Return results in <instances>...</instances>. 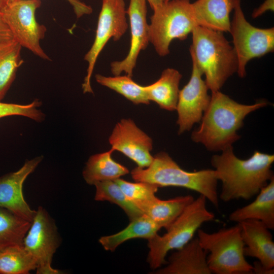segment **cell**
I'll return each instance as SVG.
<instances>
[{
	"mask_svg": "<svg viewBox=\"0 0 274 274\" xmlns=\"http://www.w3.org/2000/svg\"><path fill=\"white\" fill-rule=\"evenodd\" d=\"M273 161V154L258 151L249 158L241 159L234 154L232 146L213 155L211 163L222 183L219 198L227 202L249 200L257 195L274 177L271 169Z\"/></svg>",
	"mask_w": 274,
	"mask_h": 274,
	"instance_id": "obj_1",
	"label": "cell"
},
{
	"mask_svg": "<svg viewBox=\"0 0 274 274\" xmlns=\"http://www.w3.org/2000/svg\"><path fill=\"white\" fill-rule=\"evenodd\" d=\"M267 105L265 100L253 105L238 103L220 91L212 92L210 103L199 126L191 134L192 141L210 151H222L239 140L237 131L246 117Z\"/></svg>",
	"mask_w": 274,
	"mask_h": 274,
	"instance_id": "obj_2",
	"label": "cell"
},
{
	"mask_svg": "<svg viewBox=\"0 0 274 274\" xmlns=\"http://www.w3.org/2000/svg\"><path fill=\"white\" fill-rule=\"evenodd\" d=\"M191 33V57L204 75L209 89L220 91L227 79L237 72L234 50L222 32L197 26Z\"/></svg>",
	"mask_w": 274,
	"mask_h": 274,
	"instance_id": "obj_3",
	"label": "cell"
},
{
	"mask_svg": "<svg viewBox=\"0 0 274 274\" xmlns=\"http://www.w3.org/2000/svg\"><path fill=\"white\" fill-rule=\"evenodd\" d=\"M131 175L135 182H147L158 187L173 186L192 190L204 196L216 208L219 207L218 180L214 169L187 172L167 153L160 152L153 156L148 167H136Z\"/></svg>",
	"mask_w": 274,
	"mask_h": 274,
	"instance_id": "obj_4",
	"label": "cell"
},
{
	"mask_svg": "<svg viewBox=\"0 0 274 274\" xmlns=\"http://www.w3.org/2000/svg\"><path fill=\"white\" fill-rule=\"evenodd\" d=\"M206 200L204 196L199 195L185 208L165 234H156L148 239L147 261L151 268L156 269L166 264L165 257L170 250L182 248L193 238L203 223L214 218L215 215L207 209Z\"/></svg>",
	"mask_w": 274,
	"mask_h": 274,
	"instance_id": "obj_5",
	"label": "cell"
},
{
	"mask_svg": "<svg viewBox=\"0 0 274 274\" xmlns=\"http://www.w3.org/2000/svg\"><path fill=\"white\" fill-rule=\"evenodd\" d=\"M197 238L207 252V261L212 273H253V265L246 259L245 244L239 225L209 233L198 229Z\"/></svg>",
	"mask_w": 274,
	"mask_h": 274,
	"instance_id": "obj_6",
	"label": "cell"
},
{
	"mask_svg": "<svg viewBox=\"0 0 274 274\" xmlns=\"http://www.w3.org/2000/svg\"><path fill=\"white\" fill-rule=\"evenodd\" d=\"M197 26L190 0H170L153 11L149 24L150 43L159 56H166L174 40L186 39Z\"/></svg>",
	"mask_w": 274,
	"mask_h": 274,
	"instance_id": "obj_7",
	"label": "cell"
},
{
	"mask_svg": "<svg viewBox=\"0 0 274 274\" xmlns=\"http://www.w3.org/2000/svg\"><path fill=\"white\" fill-rule=\"evenodd\" d=\"M234 14L229 32L233 39L241 78L246 76V66L251 59L273 51L274 28H260L251 25L246 19L241 0H234Z\"/></svg>",
	"mask_w": 274,
	"mask_h": 274,
	"instance_id": "obj_8",
	"label": "cell"
},
{
	"mask_svg": "<svg viewBox=\"0 0 274 274\" xmlns=\"http://www.w3.org/2000/svg\"><path fill=\"white\" fill-rule=\"evenodd\" d=\"M41 5V0H18L8 3L1 12L13 38L22 47L41 59L51 60L40 45L47 31L36 18Z\"/></svg>",
	"mask_w": 274,
	"mask_h": 274,
	"instance_id": "obj_9",
	"label": "cell"
},
{
	"mask_svg": "<svg viewBox=\"0 0 274 274\" xmlns=\"http://www.w3.org/2000/svg\"><path fill=\"white\" fill-rule=\"evenodd\" d=\"M124 0H102L95 39L84 59L88 62L87 74L82 84L84 93H93L91 78L97 59L111 39L117 41L128 28Z\"/></svg>",
	"mask_w": 274,
	"mask_h": 274,
	"instance_id": "obj_10",
	"label": "cell"
},
{
	"mask_svg": "<svg viewBox=\"0 0 274 274\" xmlns=\"http://www.w3.org/2000/svg\"><path fill=\"white\" fill-rule=\"evenodd\" d=\"M61 243L54 220L39 207L23 242L25 248L36 260L37 274H58L52 266V257Z\"/></svg>",
	"mask_w": 274,
	"mask_h": 274,
	"instance_id": "obj_11",
	"label": "cell"
},
{
	"mask_svg": "<svg viewBox=\"0 0 274 274\" xmlns=\"http://www.w3.org/2000/svg\"><path fill=\"white\" fill-rule=\"evenodd\" d=\"M192 61L191 77L187 84L179 91L176 110L179 134L189 131L194 124L200 122L211 99L209 89L202 79L203 74L193 58Z\"/></svg>",
	"mask_w": 274,
	"mask_h": 274,
	"instance_id": "obj_12",
	"label": "cell"
},
{
	"mask_svg": "<svg viewBox=\"0 0 274 274\" xmlns=\"http://www.w3.org/2000/svg\"><path fill=\"white\" fill-rule=\"evenodd\" d=\"M109 142L114 151H118L133 161L138 167L145 168L151 163L153 156L152 139L130 118L117 123L109 136Z\"/></svg>",
	"mask_w": 274,
	"mask_h": 274,
	"instance_id": "obj_13",
	"label": "cell"
},
{
	"mask_svg": "<svg viewBox=\"0 0 274 274\" xmlns=\"http://www.w3.org/2000/svg\"><path fill=\"white\" fill-rule=\"evenodd\" d=\"M146 3V0H130L126 11L129 18L131 30L130 48L124 59L111 63V71L114 76L120 75L124 72L132 77L140 52L145 50L150 43Z\"/></svg>",
	"mask_w": 274,
	"mask_h": 274,
	"instance_id": "obj_14",
	"label": "cell"
},
{
	"mask_svg": "<svg viewBox=\"0 0 274 274\" xmlns=\"http://www.w3.org/2000/svg\"><path fill=\"white\" fill-rule=\"evenodd\" d=\"M43 159V156H39L27 160L18 170L0 177V207L31 223L36 211L32 210L25 201L23 185L27 177L34 172Z\"/></svg>",
	"mask_w": 274,
	"mask_h": 274,
	"instance_id": "obj_15",
	"label": "cell"
},
{
	"mask_svg": "<svg viewBox=\"0 0 274 274\" xmlns=\"http://www.w3.org/2000/svg\"><path fill=\"white\" fill-rule=\"evenodd\" d=\"M238 224L245 244L244 256L256 258L263 267L274 269V242L269 229L257 220H247Z\"/></svg>",
	"mask_w": 274,
	"mask_h": 274,
	"instance_id": "obj_16",
	"label": "cell"
},
{
	"mask_svg": "<svg viewBox=\"0 0 274 274\" xmlns=\"http://www.w3.org/2000/svg\"><path fill=\"white\" fill-rule=\"evenodd\" d=\"M168 258L166 266L159 268L158 274H211L207 264V252L197 237L192 238Z\"/></svg>",
	"mask_w": 274,
	"mask_h": 274,
	"instance_id": "obj_17",
	"label": "cell"
},
{
	"mask_svg": "<svg viewBox=\"0 0 274 274\" xmlns=\"http://www.w3.org/2000/svg\"><path fill=\"white\" fill-rule=\"evenodd\" d=\"M192 5L198 26L222 32L230 31L234 0H197Z\"/></svg>",
	"mask_w": 274,
	"mask_h": 274,
	"instance_id": "obj_18",
	"label": "cell"
},
{
	"mask_svg": "<svg viewBox=\"0 0 274 274\" xmlns=\"http://www.w3.org/2000/svg\"><path fill=\"white\" fill-rule=\"evenodd\" d=\"M229 219L237 223L247 220H257L269 230H273L274 177L260 190L253 202L232 212Z\"/></svg>",
	"mask_w": 274,
	"mask_h": 274,
	"instance_id": "obj_19",
	"label": "cell"
},
{
	"mask_svg": "<svg viewBox=\"0 0 274 274\" xmlns=\"http://www.w3.org/2000/svg\"><path fill=\"white\" fill-rule=\"evenodd\" d=\"M194 199L192 196L187 195L168 200L155 196L150 200L132 201L144 214L166 229Z\"/></svg>",
	"mask_w": 274,
	"mask_h": 274,
	"instance_id": "obj_20",
	"label": "cell"
},
{
	"mask_svg": "<svg viewBox=\"0 0 274 274\" xmlns=\"http://www.w3.org/2000/svg\"><path fill=\"white\" fill-rule=\"evenodd\" d=\"M182 77L181 74L176 69L167 68L163 70L158 80L144 86L149 100L156 102L162 109L176 110Z\"/></svg>",
	"mask_w": 274,
	"mask_h": 274,
	"instance_id": "obj_21",
	"label": "cell"
},
{
	"mask_svg": "<svg viewBox=\"0 0 274 274\" xmlns=\"http://www.w3.org/2000/svg\"><path fill=\"white\" fill-rule=\"evenodd\" d=\"M114 150L91 156L83 171V177L89 185L105 181H114L128 174V169L112 158Z\"/></svg>",
	"mask_w": 274,
	"mask_h": 274,
	"instance_id": "obj_22",
	"label": "cell"
},
{
	"mask_svg": "<svg viewBox=\"0 0 274 274\" xmlns=\"http://www.w3.org/2000/svg\"><path fill=\"white\" fill-rule=\"evenodd\" d=\"M21 45L13 38H0V101L15 80L18 68L23 64Z\"/></svg>",
	"mask_w": 274,
	"mask_h": 274,
	"instance_id": "obj_23",
	"label": "cell"
},
{
	"mask_svg": "<svg viewBox=\"0 0 274 274\" xmlns=\"http://www.w3.org/2000/svg\"><path fill=\"white\" fill-rule=\"evenodd\" d=\"M161 227L145 214L130 221L124 229L112 235L101 236L99 242L106 251L114 252L124 242L133 238L149 239L157 234Z\"/></svg>",
	"mask_w": 274,
	"mask_h": 274,
	"instance_id": "obj_24",
	"label": "cell"
},
{
	"mask_svg": "<svg viewBox=\"0 0 274 274\" xmlns=\"http://www.w3.org/2000/svg\"><path fill=\"white\" fill-rule=\"evenodd\" d=\"M31 222L0 207V251L12 246L23 245Z\"/></svg>",
	"mask_w": 274,
	"mask_h": 274,
	"instance_id": "obj_25",
	"label": "cell"
},
{
	"mask_svg": "<svg viewBox=\"0 0 274 274\" xmlns=\"http://www.w3.org/2000/svg\"><path fill=\"white\" fill-rule=\"evenodd\" d=\"M37 267L36 260L23 245L0 251V274H28Z\"/></svg>",
	"mask_w": 274,
	"mask_h": 274,
	"instance_id": "obj_26",
	"label": "cell"
},
{
	"mask_svg": "<svg viewBox=\"0 0 274 274\" xmlns=\"http://www.w3.org/2000/svg\"><path fill=\"white\" fill-rule=\"evenodd\" d=\"M95 78L98 83L114 90L135 105H149L150 102L144 86L135 82L127 75L107 77L96 74Z\"/></svg>",
	"mask_w": 274,
	"mask_h": 274,
	"instance_id": "obj_27",
	"label": "cell"
},
{
	"mask_svg": "<svg viewBox=\"0 0 274 274\" xmlns=\"http://www.w3.org/2000/svg\"><path fill=\"white\" fill-rule=\"evenodd\" d=\"M94 185L96 188L94 199L117 204L126 213L130 221L144 214L114 181L98 182Z\"/></svg>",
	"mask_w": 274,
	"mask_h": 274,
	"instance_id": "obj_28",
	"label": "cell"
},
{
	"mask_svg": "<svg viewBox=\"0 0 274 274\" xmlns=\"http://www.w3.org/2000/svg\"><path fill=\"white\" fill-rule=\"evenodd\" d=\"M132 201H144L154 198L158 191L156 185L143 182H130L120 178L114 180Z\"/></svg>",
	"mask_w": 274,
	"mask_h": 274,
	"instance_id": "obj_29",
	"label": "cell"
},
{
	"mask_svg": "<svg viewBox=\"0 0 274 274\" xmlns=\"http://www.w3.org/2000/svg\"><path fill=\"white\" fill-rule=\"evenodd\" d=\"M41 105V101L38 99L27 105L4 103L0 101V118L12 115H20L41 122L45 116L40 110L37 109Z\"/></svg>",
	"mask_w": 274,
	"mask_h": 274,
	"instance_id": "obj_30",
	"label": "cell"
},
{
	"mask_svg": "<svg viewBox=\"0 0 274 274\" xmlns=\"http://www.w3.org/2000/svg\"><path fill=\"white\" fill-rule=\"evenodd\" d=\"M9 3L18 0H6ZM73 7L74 12L77 18L84 15H89L92 12V8L80 0H66Z\"/></svg>",
	"mask_w": 274,
	"mask_h": 274,
	"instance_id": "obj_31",
	"label": "cell"
},
{
	"mask_svg": "<svg viewBox=\"0 0 274 274\" xmlns=\"http://www.w3.org/2000/svg\"><path fill=\"white\" fill-rule=\"evenodd\" d=\"M274 0H265V1L252 13V16L256 18L268 11H273Z\"/></svg>",
	"mask_w": 274,
	"mask_h": 274,
	"instance_id": "obj_32",
	"label": "cell"
},
{
	"mask_svg": "<svg viewBox=\"0 0 274 274\" xmlns=\"http://www.w3.org/2000/svg\"><path fill=\"white\" fill-rule=\"evenodd\" d=\"M8 37H12V35L0 11V38Z\"/></svg>",
	"mask_w": 274,
	"mask_h": 274,
	"instance_id": "obj_33",
	"label": "cell"
},
{
	"mask_svg": "<svg viewBox=\"0 0 274 274\" xmlns=\"http://www.w3.org/2000/svg\"><path fill=\"white\" fill-rule=\"evenodd\" d=\"M253 273L256 274H273L274 269L269 270L263 267L259 261L254 263Z\"/></svg>",
	"mask_w": 274,
	"mask_h": 274,
	"instance_id": "obj_34",
	"label": "cell"
},
{
	"mask_svg": "<svg viewBox=\"0 0 274 274\" xmlns=\"http://www.w3.org/2000/svg\"><path fill=\"white\" fill-rule=\"evenodd\" d=\"M150 4V7L154 11L161 7L167 0H146Z\"/></svg>",
	"mask_w": 274,
	"mask_h": 274,
	"instance_id": "obj_35",
	"label": "cell"
},
{
	"mask_svg": "<svg viewBox=\"0 0 274 274\" xmlns=\"http://www.w3.org/2000/svg\"><path fill=\"white\" fill-rule=\"evenodd\" d=\"M7 4L6 0H0V11H1Z\"/></svg>",
	"mask_w": 274,
	"mask_h": 274,
	"instance_id": "obj_36",
	"label": "cell"
},
{
	"mask_svg": "<svg viewBox=\"0 0 274 274\" xmlns=\"http://www.w3.org/2000/svg\"><path fill=\"white\" fill-rule=\"evenodd\" d=\"M170 1V0H167L166 2H168V1Z\"/></svg>",
	"mask_w": 274,
	"mask_h": 274,
	"instance_id": "obj_37",
	"label": "cell"
}]
</instances>
